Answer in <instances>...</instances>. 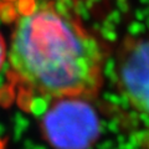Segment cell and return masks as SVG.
Wrapping results in <instances>:
<instances>
[{"label":"cell","instance_id":"3","mask_svg":"<svg viewBox=\"0 0 149 149\" xmlns=\"http://www.w3.org/2000/svg\"><path fill=\"white\" fill-rule=\"evenodd\" d=\"M116 76L130 107L149 117V32L122 41L116 58Z\"/></svg>","mask_w":149,"mask_h":149},{"label":"cell","instance_id":"5","mask_svg":"<svg viewBox=\"0 0 149 149\" xmlns=\"http://www.w3.org/2000/svg\"><path fill=\"white\" fill-rule=\"evenodd\" d=\"M9 1V0H0V9H1L4 5H5V4Z\"/></svg>","mask_w":149,"mask_h":149},{"label":"cell","instance_id":"2","mask_svg":"<svg viewBox=\"0 0 149 149\" xmlns=\"http://www.w3.org/2000/svg\"><path fill=\"white\" fill-rule=\"evenodd\" d=\"M41 130L54 149H88L100 136L101 120L90 98L62 97L44 113Z\"/></svg>","mask_w":149,"mask_h":149},{"label":"cell","instance_id":"1","mask_svg":"<svg viewBox=\"0 0 149 149\" xmlns=\"http://www.w3.org/2000/svg\"><path fill=\"white\" fill-rule=\"evenodd\" d=\"M13 77L52 100L96 96L104 50L81 21L54 4L32 5L14 21L8 52Z\"/></svg>","mask_w":149,"mask_h":149},{"label":"cell","instance_id":"4","mask_svg":"<svg viewBox=\"0 0 149 149\" xmlns=\"http://www.w3.org/2000/svg\"><path fill=\"white\" fill-rule=\"evenodd\" d=\"M6 57H8V49H6V44H5V40L3 39L1 34H0V70L3 68L4 63H5Z\"/></svg>","mask_w":149,"mask_h":149}]
</instances>
